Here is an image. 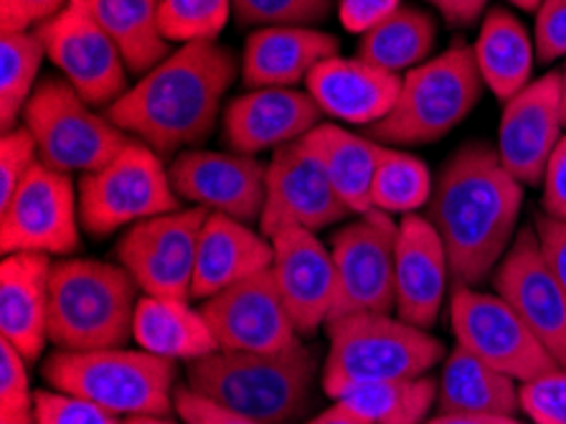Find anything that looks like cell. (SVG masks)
<instances>
[{
  "mask_svg": "<svg viewBox=\"0 0 566 424\" xmlns=\"http://www.w3.org/2000/svg\"><path fill=\"white\" fill-rule=\"evenodd\" d=\"M0 424H39L36 404H33V410L23 412H0Z\"/></svg>",
  "mask_w": 566,
  "mask_h": 424,
  "instance_id": "cell-51",
  "label": "cell"
},
{
  "mask_svg": "<svg viewBox=\"0 0 566 424\" xmlns=\"http://www.w3.org/2000/svg\"><path fill=\"white\" fill-rule=\"evenodd\" d=\"M480 80L499 102L511 97L531 84L536 62V46L526 25L503 6L488 8L473 43Z\"/></svg>",
  "mask_w": 566,
  "mask_h": 424,
  "instance_id": "cell-27",
  "label": "cell"
},
{
  "mask_svg": "<svg viewBox=\"0 0 566 424\" xmlns=\"http://www.w3.org/2000/svg\"><path fill=\"white\" fill-rule=\"evenodd\" d=\"M239 72L234 51L219 41L186 43L109 105L107 117L160 158L191 151L209 141Z\"/></svg>",
  "mask_w": 566,
  "mask_h": 424,
  "instance_id": "cell-2",
  "label": "cell"
},
{
  "mask_svg": "<svg viewBox=\"0 0 566 424\" xmlns=\"http://www.w3.org/2000/svg\"><path fill=\"white\" fill-rule=\"evenodd\" d=\"M80 194L72 176L36 163L11 201L0 206L3 255L66 257L80 249Z\"/></svg>",
  "mask_w": 566,
  "mask_h": 424,
  "instance_id": "cell-11",
  "label": "cell"
},
{
  "mask_svg": "<svg viewBox=\"0 0 566 424\" xmlns=\"http://www.w3.org/2000/svg\"><path fill=\"white\" fill-rule=\"evenodd\" d=\"M36 394L29 386L25 359L11 343L0 339V412L33 410Z\"/></svg>",
  "mask_w": 566,
  "mask_h": 424,
  "instance_id": "cell-41",
  "label": "cell"
},
{
  "mask_svg": "<svg viewBox=\"0 0 566 424\" xmlns=\"http://www.w3.org/2000/svg\"><path fill=\"white\" fill-rule=\"evenodd\" d=\"M450 320L458 345L521 384L559 366L499 292L491 296L458 285L452 288Z\"/></svg>",
  "mask_w": 566,
  "mask_h": 424,
  "instance_id": "cell-12",
  "label": "cell"
},
{
  "mask_svg": "<svg viewBox=\"0 0 566 424\" xmlns=\"http://www.w3.org/2000/svg\"><path fill=\"white\" fill-rule=\"evenodd\" d=\"M394 280L397 316L409 325L430 331L448 298L452 272L448 249L427 216H401L394 247Z\"/></svg>",
  "mask_w": 566,
  "mask_h": 424,
  "instance_id": "cell-22",
  "label": "cell"
},
{
  "mask_svg": "<svg viewBox=\"0 0 566 424\" xmlns=\"http://www.w3.org/2000/svg\"><path fill=\"white\" fill-rule=\"evenodd\" d=\"M518 410L521 396L516 379L493 369L491 363L478 359L462 345L450 353L440 382H437V412L516 417Z\"/></svg>",
  "mask_w": 566,
  "mask_h": 424,
  "instance_id": "cell-30",
  "label": "cell"
},
{
  "mask_svg": "<svg viewBox=\"0 0 566 424\" xmlns=\"http://www.w3.org/2000/svg\"><path fill=\"white\" fill-rule=\"evenodd\" d=\"M315 351L297 343L287 351H213L186 363V386L203 400L260 424H295L313 404Z\"/></svg>",
  "mask_w": 566,
  "mask_h": 424,
  "instance_id": "cell-3",
  "label": "cell"
},
{
  "mask_svg": "<svg viewBox=\"0 0 566 424\" xmlns=\"http://www.w3.org/2000/svg\"><path fill=\"white\" fill-rule=\"evenodd\" d=\"M511 6H516V8H521V11H536L538 6L544 3V0H509Z\"/></svg>",
  "mask_w": 566,
  "mask_h": 424,
  "instance_id": "cell-53",
  "label": "cell"
},
{
  "mask_svg": "<svg viewBox=\"0 0 566 424\" xmlns=\"http://www.w3.org/2000/svg\"><path fill=\"white\" fill-rule=\"evenodd\" d=\"M521 410L534 424H566V369L556 366L518 386Z\"/></svg>",
  "mask_w": 566,
  "mask_h": 424,
  "instance_id": "cell-38",
  "label": "cell"
},
{
  "mask_svg": "<svg viewBox=\"0 0 566 424\" xmlns=\"http://www.w3.org/2000/svg\"><path fill=\"white\" fill-rule=\"evenodd\" d=\"M80 221L92 237H109L153 216L181 209L160 155L140 141L119 151L107 166L80 176Z\"/></svg>",
  "mask_w": 566,
  "mask_h": 424,
  "instance_id": "cell-9",
  "label": "cell"
},
{
  "mask_svg": "<svg viewBox=\"0 0 566 424\" xmlns=\"http://www.w3.org/2000/svg\"><path fill=\"white\" fill-rule=\"evenodd\" d=\"M427 3L434 6L454 29H468L480 21L491 0H427Z\"/></svg>",
  "mask_w": 566,
  "mask_h": 424,
  "instance_id": "cell-48",
  "label": "cell"
},
{
  "mask_svg": "<svg viewBox=\"0 0 566 424\" xmlns=\"http://www.w3.org/2000/svg\"><path fill=\"white\" fill-rule=\"evenodd\" d=\"M23 125L36 141L39 161L66 176L99 170L133 141L107 115L94 112L64 76H46L36 84L23 110Z\"/></svg>",
  "mask_w": 566,
  "mask_h": 424,
  "instance_id": "cell-8",
  "label": "cell"
},
{
  "mask_svg": "<svg viewBox=\"0 0 566 424\" xmlns=\"http://www.w3.org/2000/svg\"><path fill=\"white\" fill-rule=\"evenodd\" d=\"M338 39L313 25H264L250 33L242 51L247 90L295 86L307 82L317 64L338 56Z\"/></svg>",
  "mask_w": 566,
  "mask_h": 424,
  "instance_id": "cell-24",
  "label": "cell"
},
{
  "mask_svg": "<svg viewBox=\"0 0 566 424\" xmlns=\"http://www.w3.org/2000/svg\"><path fill=\"white\" fill-rule=\"evenodd\" d=\"M346 216H350L348 206L340 201L321 161L305 141L282 145L272 153L260 219L264 237H274L285 229L321 231Z\"/></svg>",
  "mask_w": 566,
  "mask_h": 424,
  "instance_id": "cell-15",
  "label": "cell"
},
{
  "mask_svg": "<svg viewBox=\"0 0 566 424\" xmlns=\"http://www.w3.org/2000/svg\"><path fill=\"white\" fill-rule=\"evenodd\" d=\"M307 424H368L364 422L358 414H354L348 410V406H343L340 402H336L331 406V410H325L317 414V417H313Z\"/></svg>",
  "mask_w": 566,
  "mask_h": 424,
  "instance_id": "cell-50",
  "label": "cell"
},
{
  "mask_svg": "<svg viewBox=\"0 0 566 424\" xmlns=\"http://www.w3.org/2000/svg\"><path fill=\"white\" fill-rule=\"evenodd\" d=\"M562 74V117H564V130H566V64L559 69Z\"/></svg>",
  "mask_w": 566,
  "mask_h": 424,
  "instance_id": "cell-54",
  "label": "cell"
},
{
  "mask_svg": "<svg viewBox=\"0 0 566 424\" xmlns=\"http://www.w3.org/2000/svg\"><path fill=\"white\" fill-rule=\"evenodd\" d=\"M46 59L92 107H109L130 90L127 69L84 0H69L64 11L39 29Z\"/></svg>",
  "mask_w": 566,
  "mask_h": 424,
  "instance_id": "cell-14",
  "label": "cell"
},
{
  "mask_svg": "<svg viewBox=\"0 0 566 424\" xmlns=\"http://www.w3.org/2000/svg\"><path fill=\"white\" fill-rule=\"evenodd\" d=\"M434 180L424 161L381 145L371 188V206L384 214H417L430 204Z\"/></svg>",
  "mask_w": 566,
  "mask_h": 424,
  "instance_id": "cell-35",
  "label": "cell"
},
{
  "mask_svg": "<svg viewBox=\"0 0 566 424\" xmlns=\"http://www.w3.org/2000/svg\"><path fill=\"white\" fill-rule=\"evenodd\" d=\"M336 402L368 424H422L437 404L432 376L386 379L343 389Z\"/></svg>",
  "mask_w": 566,
  "mask_h": 424,
  "instance_id": "cell-33",
  "label": "cell"
},
{
  "mask_svg": "<svg viewBox=\"0 0 566 424\" xmlns=\"http://www.w3.org/2000/svg\"><path fill=\"white\" fill-rule=\"evenodd\" d=\"M542 214L552 219L566 221V133L548 158L544 173V194H542Z\"/></svg>",
  "mask_w": 566,
  "mask_h": 424,
  "instance_id": "cell-45",
  "label": "cell"
},
{
  "mask_svg": "<svg viewBox=\"0 0 566 424\" xmlns=\"http://www.w3.org/2000/svg\"><path fill=\"white\" fill-rule=\"evenodd\" d=\"M123 424H186V422H174L168 417H150V414H145V417H125Z\"/></svg>",
  "mask_w": 566,
  "mask_h": 424,
  "instance_id": "cell-52",
  "label": "cell"
},
{
  "mask_svg": "<svg viewBox=\"0 0 566 424\" xmlns=\"http://www.w3.org/2000/svg\"><path fill=\"white\" fill-rule=\"evenodd\" d=\"M534 229L548 267H552L556 280H559L566 292V221L552 219L546 214H536Z\"/></svg>",
  "mask_w": 566,
  "mask_h": 424,
  "instance_id": "cell-47",
  "label": "cell"
},
{
  "mask_svg": "<svg viewBox=\"0 0 566 424\" xmlns=\"http://www.w3.org/2000/svg\"><path fill=\"white\" fill-rule=\"evenodd\" d=\"M69 0H0V29L33 31L64 11Z\"/></svg>",
  "mask_w": 566,
  "mask_h": 424,
  "instance_id": "cell-43",
  "label": "cell"
},
{
  "mask_svg": "<svg viewBox=\"0 0 566 424\" xmlns=\"http://www.w3.org/2000/svg\"><path fill=\"white\" fill-rule=\"evenodd\" d=\"M305 90L311 92L323 115L350 125L379 123L397 105L401 76L364 62V59L333 56L317 64L307 76Z\"/></svg>",
  "mask_w": 566,
  "mask_h": 424,
  "instance_id": "cell-23",
  "label": "cell"
},
{
  "mask_svg": "<svg viewBox=\"0 0 566 424\" xmlns=\"http://www.w3.org/2000/svg\"><path fill=\"white\" fill-rule=\"evenodd\" d=\"M401 0H340L338 15L343 29L350 33H364L379 25L384 19L397 11Z\"/></svg>",
  "mask_w": 566,
  "mask_h": 424,
  "instance_id": "cell-46",
  "label": "cell"
},
{
  "mask_svg": "<svg viewBox=\"0 0 566 424\" xmlns=\"http://www.w3.org/2000/svg\"><path fill=\"white\" fill-rule=\"evenodd\" d=\"M272 267V239L252 224L209 214L199 239L191 298L209 300L231 285L250 280Z\"/></svg>",
  "mask_w": 566,
  "mask_h": 424,
  "instance_id": "cell-26",
  "label": "cell"
},
{
  "mask_svg": "<svg viewBox=\"0 0 566 424\" xmlns=\"http://www.w3.org/2000/svg\"><path fill=\"white\" fill-rule=\"evenodd\" d=\"M536 62L552 64L566 56V0H544L534 25Z\"/></svg>",
  "mask_w": 566,
  "mask_h": 424,
  "instance_id": "cell-42",
  "label": "cell"
},
{
  "mask_svg": "<svg viewBox=\"0 0 566 424\" xmlns=\"http://www.w3.org/2000/svg\"><path fill=\"white\" fill-rule=\"evenodd\" d=\"M493 288L566 369V292L546 262L534 224L518 229L511 249L495 267Z\"/></svg>",
  "mask_w": 566,
  "mask_h": 424,
  "instance_id": "cell-16",
  "label": "cell"
},
{
  "mask_svg": "<svg viewBox=\"0 0 566 424\" xmlns=\"http://www.w3.org/2000/svg\"><path fill=\"white\" fill-rule=\"evenodd\" d=\"M473 46L454 39L442 54L401 76L397 105L366 133L381 145H430L452 133L483 94Z\"/></svg>",
  "mask_w": 566,
  "mask_h": 424,
  "instance_id": "cell-6",
  "label": "cell"
},
{
  "mask_svg": "<svg viewBox=\"0 0 566 424\" xmlns=\"http://www.w3.org/2000/svg\"><path fill=\"white\" fill-rule=\"evenodd\" d=\"M137 285L123 265L56 259L49 282V341L59 351L123 349L133 339Z\"/></svg>",
  "mask_w": 566,
  "mask_h": 424,
  "instance_id": "cell-4",
  "label": "cell"
},
{
  "mask_svg": "<svg viewBox=\"0 0 566 424\" xmlns=\"http://www.w3.org/2000/svg\"><path fill=\"white\" fill-rule=\"evenodd\" d=\"M44 382L115 417H170L176 410V361L143 349L54 351L44 363Z\"/></svg>",
  "mask_w": 566,
  "mask_h": 424,
  "instance_id": "cell-5",
  "label": "cell"
},
{
  "mask_svg": "<svg viewBox=\"0 0 566 424\" xmlns=\"http://www.w3.org/2000/svg\"><path fill=\"white\" fill-rule=\"evenodd\" d=\"M303 141L321 161L325 176L336 188L340 201L348 206V211L358 216L374 211L371 188L381 143L331 123L313 127Z\"/></svg>",
  "mask_w": 566,
  "mask_h": 424,
  "instance_id": "cell-29",
  "label": "cell"
},
{
  "mask_svg": "<svg viewBox=\"0 0 566 424\" xmlns=\"http://www.w3.org/2000/svg\"><path fill=\"white\" fill-rule=\"evenodd\" d=\"M397 227L399 221L389 214L374 209L333 234L331 255L336 262L338 292L328 320L354 313L391 316V310H397Z\"/></svg>",
  "mask_w": 566,
  "mask_h": 424,
  "instance_id": "cell-13",
  "label": "cell"
},
{
  "mask_svg": "<svg viewBox=\"0 0 566 424\" xmlns=\"http://www.w3.org/2000/svg\"><path fill=\"white\" fill-rule=\"evenodd\" d=\"M168 173L181 201L201 206L209 214L260 224L268 166L254 155L191 148L178 153Z\"/></svg>",
  "mask_w": 566,
  "mask_h": 424,
  "instance_id": "cell-17",
  "label": "cell"
},
{
  "mask_svg": "<svg viewBox=\"0 0 566 424\" xmlns=\"http://www.w3.org/2000/svg\"><path fill=\"white\" fill-rule=\"evenodd\" d=\"M323 112L311 92L295 86H268L239 94L221 117V135L231 153L254 155L297 143L321 125Z\"/></svg>",
  "mask_w": 566,
  "mask_h": 424,
  "instance_id": "cell-21",
  "label": "cell"
},
{
  "mask_svg": "<svg viewBox=\"0 0 566 424\" xmlns=\"http://www.w3.org/2000/svg\"><path fill=\"white\" fill-rule=\"evenodd\" d=\"M133 74H148L170 51L160 31V0H84Z\"/></svg>",
  "mask_w": 566,
  "mask_h": 424,
  "instance_id": "cell-31",
  "label": "cell"
},
{
  "mask_svg": "<svg viewBox=\"0 0 566 424\" xmlns=\"http://www.w3.org/2000/svg\"><path fill=\"white\" fill-rule=\"evenodd\" d=\"M523 184L488 143H468L444 163L427 204V219L448 249L452 288H478L518 234Z\"/></svg>",
  "mask_w": 566,
  "mask_h": 424,
  "instance_id": "cell-1",
  "label": "cell"
},
{
  "mask_svg": "<svg viewBox=\"0 0 566 424\" xmlns=\"http://www.w3.org/2000/svg\"><path fill=\"white\" fill-rule=\"evenodd\" d=\"M562 137V74L546 72L503 105L495 151L518 184L538 186Z\"/></svg>",
  "mask_w": 566,
  "mask_h": 424,
  "instance_id": "cell-19",
  "label": "cell"
},
{
  "mask_svg": "<svg viewBox=\"0 0 566 424\" xmlns=\"http://www.w3.org/2000/svg\"><path fill=\"white\" fill-rule=\"evenodd\" d=\"M176 412L186 424H260L250 417H242V414L237 412H229L224 406L203 400V396L191 392L188 386L176 389Z\"/></svg>",
  "mask_w": 566,
  "mask_h": 424,
  "instance_id": "cell-44",
  "label": "cell"
},
{
  "mask_svg": "<svg viewBox=\"0 0 566 424\" xmlns=\"http://www.w3.org/2000/svg\"><path fill=\"white\" fill-rule=\"evenodd\" d=\"M133 339L143 351L168 361H196L219 351L209 320L178 298L143 296L135 310Z\"/></svg>",
  "mask_w": 566,
  "mask_h": 424,
  "instance_id": "cell-28",
  "label": "cell"
},
{
  "mask_svg": "<svg viewBox=\"0 0 566 424\" xmlns=\"http://www.w3.org/2000/svg\"><path fill=\"white\" fill-rule=\"evenodd\" d=\"M333 0H234V19L242 25H313L331 15Z\"/></svg>",
  "mask_w": 566,
  "mask_h": 424,
  "instance_id": "cell-37",
  "label": "cell"
},
{
  "mask_svg": "<svg viewBox=\"0 0 566 424\" xmlns=\"http://www.w3.org/2000/svg\"><path fill=\"white\" fill-rule=\"evenodd\" d=\"M272 239V267L285 308L300 335H313L328 323L336 306L338 277L331 249L315 231L285 229Z\"/></svg>",
  "mask_w": 566,
  "mask_h": 424,
  "instance_id": "cell-20",
  "label": "cell"
},
{
  "mask_svg": "<svg viewBox=\"0 0 566 424\" xmlns=\"http://www.w3.org/2000/svg\"><path fill=\"white\" fill-rule=\"evenodd\" d=\"M437 43V23L422 8L401 3L389 19L366 31L356 46L364 62L399 74L427 62Z\"/></svg>",
  "mask_w": 566,
  "mask_h": 424,
  "instance_id": "cell-32",
  "label": "cell"
},
{
  "mask_svg": "<svg viewBox=\"0 0 566 424\" xmlns=\"http://www.w3.org/2000/svg\"><path fill=\"white\" fill-rule=\"evenodd\" d=\"M201 313L209 320L221 351L274 353L300 343L297 328L270 270L203 300Z\"/></svg>",
  "mask_w": 566,
  "mask_h": 424,
  "instance_id": "cell-18",
  "label": "cell"
},
{
  "mask_svg": "<svg viewBox=\"0 0 566 424\" xmlns=\"http://www.w3.org/2000/svg\"><path fill=\"white\" fill-rule=\"evenodd\" d=\"M209 211L186 206L137 221L117 241V265L148 298L188 300L193 290L196 255Z\"/></svg>",
  "mask_w": 566,
  "mask_h": 424,
  "instance_id": "cell-10",
  "label": "cell"
},
{
  "mask_svg": "<svg viewBox=\"0 0 566 424\" xmlns=\"http://www.w3.org/2000/svg\"><path fill=\"white\" fill-rule=\"evenodd\" d=\"M51 267L46 255H3L0 265V339L25 361H36L49 341Z\"/></svg>",
  "mask_w": 566,
  "mask_h": 424,
  "instance_id": "cell-25",
  "label": "cell"
},
{
  "mask_svg": "<svg viewBox=\"0 0 566 424\" xmlns=\"http://www.w3.org/2000/svg\"><path fill=\"white\" fill-rule=\"evenodd\" d=\"M234 15V0H160V31L168 43L219 41Z\"/></svg>",
  "mask_w": 566,
  "mask_h": 424,
  "instance_id": "cell-36",
  "label": "cell"
},
{
  "mask_svg": "<svg viewBox=\"0 0 566 424\" xmlns=\"http://www.w3.org/2000/svg\"><path fill=\"white\" fill-rule=\"evenodd\" d=\"M325 328L328 356L321 384L331 400L356 384L427 376L444 356V345L430 331L384 313L343 316Z\"/></svg>",
  "mask_w": 566,
  "mask_h": 424,
  "instance_id": "cell-7",
  "label": "cell"
},
{
  "mask_svg": "<svg viewBox=\"0 0 566 424\" xmlns=\"http://www.w3.org/2000/svg\"><path fill=\"white\" fill-rule=\"evenodd\" d=\"M39 163V148L25 125L3 130L0 137V206L11 201L13 194Z\"/></svg>",
  "mask_w": 566,
  "mask_h": 424,
  "instance_id": "cell-39",
  "label": "cell"
},
{
  "mask_svg": "<svg viewBox=\"0 0 566 424\" xmlns=\"http://www.w3.org/2000/svg\"><path fill=\"white\" fill-rule=\"evenodd\" d=\"M39 31H0V125L19 127L44 62Z\"/></svg>",
  "mask_w": 566,
  "mask_h": 424,
  "instance_id": "cell-34",
  "label": "cell"
},
{
  "mask_svg": "<svg viewBox=\"0 0 566 424\" xmlns=\"http://www.w3.org/2000/svg\"><path fill=\"white\" fill-rule=\"evenodd\" d=\"M33 404H36L39 424H123V420L102 406L82 400V396L56 392V389L36 392Z\"/></svg>",
  "mask_w": 566,
  "mask_h": 424,
  "instance_id": "cell-40",
  "label": "cell"
},
{
  "mask_svg": "<svg viewBox=\"0 0 566 424\" xmlns=\"http://www.w3.org/2000/svg\"><path fill=\"white\" fill-rule=\"evenodd\" d=\"M424 424H523L516 417H503V414H470V412H437V417Z\"/></svg>",
  "mask_w": 566,
  "mask_h": 424,
  "instance_id": "cell-49",
  "label": "cell"
}]
</instances>
